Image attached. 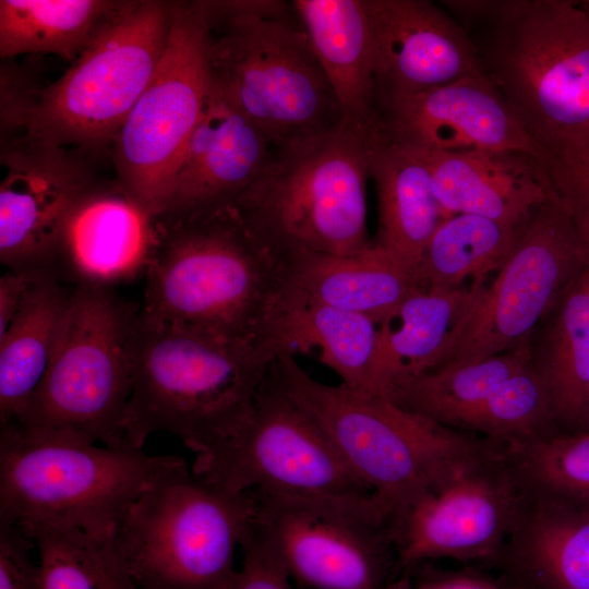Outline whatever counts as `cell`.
<instances>
[{"label": "cell", "instance_id": "ffe728a7", "mask_svg": "<svg viewBox=\"0 0 589 589\" xmlns=\"http://www.w3.org/2000/svg\"><path fill=\"white\" fill-rule=\"evenodd\" d=\"M157 217L118 181L99 183L73 209L59 252V278L113 286L145 275Z\"/></svg>", "mask_w": 589, "mask_h": 589}, {"label": "cell", "instance_id": "5b68a950", "mask_svg": "<svg viewBox=\"0 0 589 589\" xmlns=\"http://www.w3.org/2000/svg\"><path fill=\"white\" fill-rule=\"evenodd\" d=\"M187 464L130 444L0 425V522H44L115 534L156 480Z\"/></svg>", "mask_w": 589, "mask_h": 589}, {"label": "cell", "instance_id": "d4e9b609", "mask_svg": "<svg viewBox=\"0 0 589 589\" xmlns=\"http://www.w3.org/2000/svg\"><path fill=\"white\" fill-rule=\"evenodd\" d=\"M339 101L342 122L368 128L376 111L373 53L363 0H292Z\"/></svg>", "mask_w": 589, "mask_h": 589}, {"label": "cell", "instance_id": "83f0119b", "mask_svg": "<svg viewBox=\"0 0 589 589\" xmlns=\"http://www.w3.org/2000/svg\"><path fill=\"white\" fill-rule=\"evenodd\" d=\"M483 286L454 290L418 288L378 324L377 365L386 396L398 378L432 368Z\"/></svg>", "mask_w": 589, "mask_h": 589}, {"label": "cell", "instance_id": "8d00e7d4", "mask_svg": "<svg viewBox=\"0 0 589 589\" xmlns=\"http://www.w3.org/2000/svg\"><path fill=\"white\" fill-rule=\"evenodd\" d=\"M33 548L17 524L0 522V589H41L39 566L29 555Z\"/></svg>", "mask_w": 589, "mask_h": 589}, {"label": "cell", "instance_id": "ba28073f", "mask_svg": "<svg viewBox=\"0 0 589 589\" xmlns=\"http://www.w3.org/2000/svg\"><path fill=\"white\" fill-rule=\"evenodd\" d=\"M256 509L252 492L225 490L184 464L146 489L116 534L141 589H230Z\"/></svg>", "mask_w": 589, "mask_h": 589}, {"label": "cell", "instance_id": "cb8c5ba5", "mask_svg": "<svg viewBox=\"0 0 589 589\" xmlns=\"http://www.w3.org/2000/svg\"><path fill=\"white\" fill-rule=\"evenodd\" d=\"M280 261L290 287L300 296L364 315L377 325L420 288L413 274L372 242L352 255L302 252Z\"/></svg>", "mask_w": 589, "mask_h": 589}, {"label": "cell", "instance_id": "44dd1931", "mask_svg": "<svg viewBox=\"0 0 589 589\" xmlns=\"http://www.w3.org/2000/svg\"><path fill=\"white\" fill-rule=\"evenodd\" d=\"M417 152L429 169L433 192L447 216L478 215L522 227L542 204L555 197L545 166L527 154Z\"/></svg>", "mask_w": 589, "mask_h": 589}, {"label": "cell", "instance_id": "7a4b0ae2", "mask_svg": "<svg viewBox=\"0 0 589 589\" xmlns=\"http://www.w3.org/2000/svg\"><path fill=\"white\" fill-rule=\"evenodd\" d=\"M145 278L146 316L280 353L292 289L235 207L158 219Z\"/></svg>", "mask_w": 589, "mask_h": 589}, {"label": "cell", "instance_id": "4316f807", "mask_svg": "<svg viewBox=\"0 0 589 589\" xmlns=\"http://www.w3.org/2000/svg\"><path fill=\"white\" fill-rule=\"evenodd\" d=\"M532 364L551 401L561 433L587 431L589 423V260L555 308Z\"/></svg>", "mask_w": 589, "mask_h": 589}, {"label": "cell", "instance_id": "603a6c76", "mask_svg": "<svg viewBox=\"0 0 589 589\" xmlns=\"http://www.w3.org/2000/svg\"><path fill=\"white\" fill-rule=\"evenodd\" d=\"M370 179L378 202L372 243L418 279L423 252L448 217L435 197L429 169L417 151L380 137L370 125Z\"/></svg>", "mask_w": 589, "mask_h": 589}, {"label": "cell", "instance_id": "7402d4cb", "mask_svg": "<svg viewBox=\"0 0 589 589\" xmlns=\"http://www.w3.org/2000/svg\"><path fill=\"white\" fill-rule=\"evenodd\" d=\"M492 564L515 589H589V502L522 491Z\"/></svg>", "mask_w": 589, "mask_h": 589}, {"label": "cell", "instance_id": "f35d334b", "mask_svg": "<svg viewBox=\"0 0 589 589\" xmlns=\"http://www.w3.org/2000/svg\"><path fill=\"white\" fill-rule=\"evenodd\" d=\"M44 89V88H43ZM35 92L20 71L1 68V135H26L43 92Z\"/></svg>", "mask_w": 589, "mask_h": 589}, {"label": "cell", "instance_id": "52a82bcc", "mask_svg": "<svg viewBox=\"0 0 589 589\" xmlns=\"http://www.w3.org/2000/svg\"><path fill=\"white\" fill-rule=\"evenodd\" d=\"M370 125L345 122L298 146L276 151L233 206L279 260L294 253L352 255L368 247Z\"/></svg>", "mask_w": 589, "mask_h": 589}, {"label": "cell", "instance_id": "ab89813d", "mask_svg": "<svg viewBox=\"0 0 589 589\" xmlns=\"http://www.w3.org/2000/svg\"><path fill=\"white\" fill-rule=\"evenodd\" d=\"M31 278L8 271L0 278V336L16 315L23 299L33 284Z\"/></svg>", "mask_w": 589, "mask_h": 589}, {"label": "cell", "instance_id": "d6986e66", "mask_svg": "<svg viewBox=\"0 0 589 589\" xmlns=\"http://www.w3.org/2000/svg\"><path fill=\"white\" fill-rule=\"evenodd\" d=\"M276 149L213 77L200 118L158 219L233 207L256 183Z\"/></svg>", "mask_w": 589, "mask_h": 589}, {"label": "cell", "instance_id": "f1b7e54d", "mask_svg": "<svg viewBox=\"0 0 589 589\" xmlns=\"http://www.w3.org/2000/svg\"><path fill=\"white\" fill-rule=\"evenodd\" d=\"M293 291L280 333V351L293 353L316 347L322 362L339 375L341 384L385 395L377 365L378 325L364 315L314 302Z\"/></svg>", "mask_w": 589, "mask_h": 589}, {"label": "cell", "instance_id": "60d3db41", "mask_svg": "<svg viewBox=\"0 0 589 589\" xmlns=\"http://www.w3.org/2000/svg\"><path fill=\"white\" fill-rule=\"evenodd\" d=\"M589 257V173L565 205Z\"/></svg>", "mask_w": 589, "mask_h": 589}, {"label": "cell", "instance_id": "d590c367", "mask_svg": "<svg viewBox=\"0 0 589 589\" xmlns=\"http://www.w3.org/2000/svg\"><path fill=\"white\" fill-rule=\"evenodd\" d=\"M244 558L230 589H291L280 558L253 524L241 544Z\"/></svg>", "mask_w": 589, "mask_h": 589}, {"label": "cell", "instance_id": "74e56055", "mask_svg": "<svg viewBox=\"0 0 589 589\" xmlns=\"http://www.w3.org/2000/svg\"><path fill=\"white\" fill-rule=\"evenodd\" d=\"M389 589H515L503 577L472 570L435 569L426 563L401 573Z\"/></svg>", "mask_w": 589, "mask_h": 589}, {"label": "cell", "instance_id": "836d02e7", "mask_svg": "<svg viewBox=\"0 0 589 589\" xmlns=\"http://www.w3.org/2000/svg\"><path fill=\"white\" fill-rule=\"evenodd\" d=\"M502 445L558 433L548 390L532 362L503 382L456 425Z\"/></svg>", "mask_w": 589, "mask_h": 589}, {"label": "cell", "instance_id": "3957f363", "mask_svg": "<svg viewBox=\"0 0 589 589\" xmlns=\"http://www.w3.org/2000/svg\"><path fill=\"white\" fill-rule=\"evenodd\" d=\"M130 350L132 392L123 421L128 443L143 448L151 434L167 432L195 455L241 429L276 358L141 311Z\"/></svg>", "mask_w": 589, "mask_h": 589}, {"label": "cell", "instance_id": "4fadbf2b", "mask_svg": "<svg viewBox=\"0 0 589 589\" xmlns=\"http://www.w3.org/2000/svg\"><path fill=\"white\" fill-rule=\"evenodd\" d=\"M588 260L566 209L555 197L548 200L521 228L429 371L484 360L529 341Z\"/></svg>", "mask_w": 589, "mask_h": 589}, {"label": "cell", "instance_id": "8992f818", "mask_svg": "<svg viewBox=\"0 0 589 589\" xmlns=\"http://www.w3.org/2000/svg\"><path fill=\"white\" fill-rule=\"evenodd\" d=\"M271 366L392 516L492 444L407 410L388 396L323 384L291 352L276 356Z\"/></svg>", "mask_w": 589, "mask_h": 589}, {"label": "cell", "instance_id": "6da1fadb", "mask_svg": "<svg viewBox=\"0 0 589 589\" xmlns=\"http://www.w3.org/2000/svg\"><path fill=\"white\" fill-rule=\"evenodd\" d=\"M541 154L553 191L589 164V13L568 0H447Z\"/></svg>", "mask_w": 589, "mask_h": 589}, {"label": "cell", "instance_id": "e575fe53", "mask_svg": "<svg viewBox=\"0 0 589 589\" xmlns=\"http://www.w3.org/2000/svg\"><path fill=\"white\" fill-rule=\"evenodd\" d=\"M520 490L589 502V431L502 445Z\"/></svg>", "mask_w": 589, "mask_h": 589}, {"label": "cell", "instance_id": "277c9868", "mask_svg": "<svg viewBox=\"0 0 589 589\" xmlns=\"http://www.w3.org/2000/svg\"><path fill=\"white\" fill-rule=\"evenodd\" d=\"M204 1L212 75L276 151L342 123L339 101L291 1Z\"/></svg>", "mask_w": 589, "mask_h": 589}, {"label": "cell", "instance_id": "4dcf8cb0", "mask_svg": "<svg viewBox=\"0 0 589 589\" xmlns=\"http://www.w3.org/2000/svg\"><path fill=\"white\" fill-rule=\"evenodd\" d=\"M531 362V346L527 341L477 362L402 376L387 396L407 410L456 429L465 414Z\"/></svg>", "mask_w": 589, "mask_h": 589}, {"label": "cell", "instance_id": "d6a6232c", "mask_svg": "<svg viewBox=\"0 0 589 589\" xmlns=\"http://www.w3.org/2000/svg\"><path fill=\"white\" fill-rule=\"evenodd\" d=\"M39 557L41 589H141L115 534L44 522L17 524Z\"/></svg>", "mask_w": 589, "mask_h": 589}, {"label": "cell", "instance_id": "1f68e13d", "mask_svg": "<svg viewBox=\"0 0 589 589\" xmlns=\"http://www.w3.org/2000/svg\"><path fill=\"white\" fill-rule=\"evenodd\" d=\"M522 227L470 214L446 217L423 252L419 287L454 290L484 284L508 257Z\"/></svg>", "mask_w": 589, "mask_h": 589}, {"label": "cell", "instance_id": "9c48e42d", "mask_svg": "<svg viewBox=\"0 0 589 589\" xmlns=\"http://www.w3.org/2000/svg\"><path fill=\"white\" fill-rule=\"evenodd\" d=\"M139 309L112 289L74 285L62 337L40 385L12 421L106 446L129 444L131 334Z\"/></svg>", "mask_w": 589, "mask_h": 589}, {"label": "cell", "instance_id": "e0dca14e", "mask_svg": "<svg viewBox=\"0 0 589 589\" xmlns=\"http://www.w3.org/2000/svg\"><path fill=\"white\" fill-rule=\"evenodd\" d=\"M371 127L380 137L411 149L508 151L543 164L537 146L485 73L382 104Z\"/></svg>", "mask_w": 589, "mask_h": 589}, {"label": "cell", "instance_id": "484cf974", "mask_svg": "<svg viewBox=\"0 0 589 589\" xmlns=\"http://www.w3.org/2000/svg\"><path fill=\"white\" fill-rule=\"evenodd\" d=\"M71 290L53 278L33 281L0 336V425L21 416L46 375L62 337Z\"/></svg>", "mask_w": 589, "mask_h": 589}, {"label": "cell", "instance_id": "5bb4252c", "mask_svg": "<svg viewBox=\"0 0 589 589\" xmlns=\"http://www.w3.org/2000/svg\"><path fill=\"white\" fill-rule=\"evenodd\" d=\"M254 527L290 578L312 589H389L399 576L392 515L373 495L353 498L252 493Z\"/></svg>", "mask_w": 589, "mask_h": 589}, {"label": "cell", "instance_id": "30bf717a", "mask_svg": "<svg viewBox=\"0 0 589 589\" xmlns=\"http://www.w3.org/2000/svg\"><path fill=\"white\" fill-rule=\"evenodd\" d=\"M171 3L123 1L64 74L43 89L24 136L82 151L113 144L161 60Z\"/></svg>", "mask_w": 589, "mask_h": 589}, {"label": "cell", "instance_id": "2e32d148", "mask_svg": "<svg viewBox=\"0 0 589 589\" xmlns=\"http://www.w3.org/2000/svg\"><path fill=\"white\" fill-rule=\"evenodd\" d=\"M77 151L28 136L2 144L0 260L8 271L34 281L60 280L67 223L79 202L100 183Z\"/></svg>", "mask_w": 589, "mask_h": 589}, {"label": "cell", "instance_id": "7c38bea8", "mask_svg": "<svg viewBox=\"0 0 589 589\" xmlns=\"http://www.w3.org/2000/svg\"><path fill=\"white\" fill-rule=\"evenodd\" d=\"M211 85L205 1H172L161 60L112 144L118 182L157 219Z\"/></svg>", "mask_w": 589, "mask_h": 589}, {"label": "cell", "instance_id": "f546056e", "mask_svg": "<svg viewBox=\"0 0 589 589\" xmlns=\"http://www.w3.org/2000/svg\"><path fill=\"white\" fill-rule=\"evenodd\" d=\"M122 2L1 0L0 56L51 53L75 61Z\"/></svg>", "mask_w": 589, "mask_h": 589}, {"label": "cell", "instance_id": "9a60e30c", "mask_svg": "<svg viewBox=\"0 0 589 589\" xmlns=\"http://www.w3.org/2000/svg\"><path fill=\"white\" fill-rule=\"evenodd\" d=\"M521 501L502 445L492 442L393 515L399 575L437 558L493 563Z\"/></svg>", "mask_w": 589, "mask_h": 589}, {"label": "cell", "instance_id": "ac0fdd59", "mask_svg": "<svg viewBox=\"0 0 589 589\" xmlns=\"http://www.w3.org/2000/svg\"><path fill=\"white\" fill-rule=\"evenodd\" d=\"M372 43L376 107L483 74L461 24L429 0H363Z\"/></svg>", "mask_w": 589, "mask_h": 589}, {"label": "cell", "instance_id": "8fae6325", "mask_svg": "<svg viewBox=\"0 0 589 589\" xmlns=\"http://www.w3.org/2000/svg\"><path fill=\"white\" fill-rule=\"evenodd\" d=\"M191 471L235 493L321 498L373 494L271 365L241 429L195 455Z\"/></svg>", "mask_w": 589, "mask_h": 589}]
</instances>
